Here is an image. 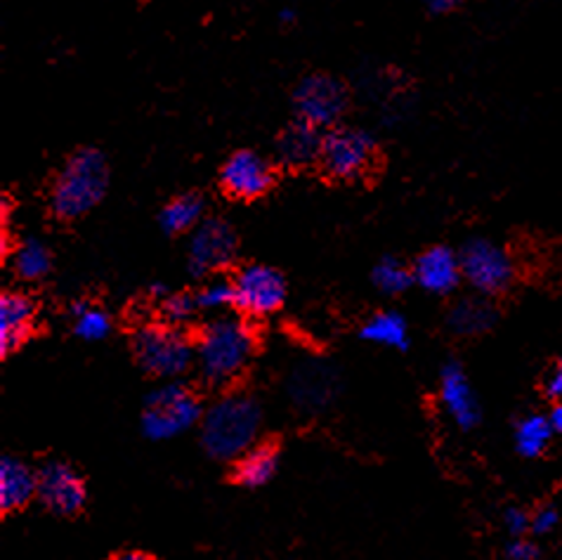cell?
Masks as SVG:
<instances>
[{
    "label": "cell",
    "instance_id": "6da1fadb",
    "mask_svg": "<svg viewBox=\"0 0 562 560\" xmlns=\"http://www.w3.org/2000/svg\"><path fill=\"white\" fill-rule=\"evenodd\" d=\"M254 332L239 317H217L201 329L194 346L199 379L211 388L237 381L254 360Z\"/></svg>",
    "mask_w": 562,
    "mask_h": 560
},
{
    "label": "cell",
    "instance_id": "7a4b0ae2",
    "mask_svg": "<svg viewBox=\"0 0 562 560\" xmlns=\"http://www.w3.org/2000/svg\"><path fill=\"white\" fill-rule=\"evenodd\" d=\"M260 422V404L251 395L229 393L201 418V445L213 459L234 461L254 447Z\"/></svg>",
    "mask_w": 562,
    "mask_h": 560
},
{
    "label": "cell",
    "instance_id": "3957f363",
    "mask_svg": "<svg viewBox=\"0 0 562 560\" xmlns=\"http://www.w3.org/2000/svg\"><path fill=\"white\" fill-rule=\"evenodd\" d=\"M109 187V166L95 147L74 152L53 184L50 209L59 221H76L95 209Z\"/></svg>",
    "mask_w": 562,
    "mask_h": 560
},
{
    "label": "cell",
    "instance_id": "277c9868",
    "mask_svg": "<svg viewBox=\"0 0 562 560\" xmlns=\"http://www.w3.org/2000/svg\"><path fill=\"white\" fill-rule=\"evenodd\" d=\"M133 350L139 367L159 379H176L194 362V346L178 326L166 322L139 326L133 336Z\"/></svg>",
    "mask_w": 562,
    "mask_h": 560
},
{
    "label": "cell",
    "instance_id": "5b68a950",
    "mask_svg": "<svg viewBox=\"0 0 562 560\" xmlns=\"http://www.w3.org/2000/svg\"><path fill=\"white\" fill-rule=\"evenodd\" d=\"M199 397L182 383H166L149 393L143 414V433L149 440H170L201 424Z\"/></svg>",
    "mask_w": 562,
    "mask_h": 560
},
{
    "label": "cell",
    "instance_id": "8992f818",
    "mask_svg": "<svg viewBox=\"0 0 562 560\" xmlns=\"http://www.w3.org/2000/svg\"><path fill=\"white\" fill-rule=\"evenodd\" d=\"M376 161V139L352 126H334L324 133L319 166L336 180H357Z\"/></svg>",
    "mask_w": 562,
    "mask_h": 560
},
{
    "label": "cell",
    "instance_id": "52a82bcc",
    "mask_svg": "<svg viewBox=\"0 0 562 560\" xmlns=\"http://www.w3.org/2000/svg\"><path fill=\"white\" fill-rule=\"evenodd\" d=\"M348 104V88L329 74H310L293 90L295 116L317 128L338 126Z\"/></svg>",
    "mask_w": 562,
    "mask_h": 560
},
{
    "label": "cell",
    "instance_id": "ba28073f",
    "mask_svg": "<svg viewBox=\"0 0 562 560\" xmlns=\"http://www.w3.org/2000/svg\"><path fill=\"white\" fill-rule=\"evenodd\" d=\"M463 279L480 293H502L510 287L515 266L506 248L490 239H471L461 248Z\"/></svg>",
    "mask_w": 562,
    "mask_h": 560
},
{
    "label": "cell",
    "instance_id": "9c48e42d",
    "mask_svg": "<svg viewBox=\"0 0 562 560\" xmlns=\"http://www.w3.org/2000/svg\"><path fill=\"white\" fill-rule=\"evenodd\" d=\"M237 256V232L223 217L201 221L187 248V268L194 277H206L227 268Z\"/></svg>",
    "mask_w": 562,
    "mask_h": 560
},
{
    "label": "cell",
    "instance_id": "30bf717a",
    "mask_svg": "<svg viewBox=\"0 0 562 560\" xmlns=\"http://www.w3.org/2000/svg\"><path fill=\"white\" fill-rule=\"evenodd\" d=\"M234 293L241 313L265 317L272 315L286 301V282L279 270L270 266H246L234 275Z\"/></svg>",
    "mask_w": 562,
    "mask_h": 560
},
{
    "label": "cell",
    "instance_id": "8fae6325",
    "mask_svg": "<svg viewBox=\"0 0 562 560\" xmlns=\"http://www.w3.org/2000/svg\"><path fill=\"white\" fill-rule=\"evenodd\" d=\"M38 500L55 516H74L86 504V482L69 463L50 461L38 471Z\"/></svg>",
    "mask_w": 562,
    "mask_h": 560
},
{
    "label": "cell",
    "instance_id": "7c38bea8",
    "mask_svg": "<svg viewBox=\"0 0 562 560\" xmlns=\"http://www.w3.org/2000/svg\"><path fill=\"white\" fill-rule=\"evenodd\" d=\"M272 180L274 176L270 164L251 149L234 152L221 168L223 190L234 199H258L270 190Z\"/></svg>",
    "mask_w": 562,
    "mask_h": 560
},
{
    "label": "cell",
    "instance_id": "4fadbf2b",
    "mask_svg": "<svg viewBox=\"0 0 562 560\" xmlns=\"http://www.w3.org/2000/svg\"><path fill=\"white\" fill-rule=\"evenodd\" d=\"M414 282L435 295L451 293L463 279L461 256L449 246H432L414 262Z\"/></svg>",
    "mask_w": 562,
    "mask_h": 560
},
{
    "label": "cell",
    "instance_id": "5bb4252c",
    "mask_svg": "<svg viewBox=\"0 0 562 560\" xmlns=\"http://www.w3.org/2000/svg\"><path fill=\"white\" fill-rule=\"evenodd\" d=\"M440 397L447 414L454 418V424L461 430H473L480 424V402L461 365H445L440 373Z\"/></svg>",
    "mask_w": 562,
    "mask_h": 560
},
{
    "label": "cell",
    "instance_id": "9a60e30c",
    "mask_svg": "<svg viewBox=\"0 0 562 560\" xmlns=\"http://www.w3.org/2000/svg\"><path fill=\"white\" fill-rule=\"evenodd\" d=\"M322 147H324L322 128L312 126V123L303 119H295L284 131H281L277 139V159L289 168H307L312 164H319Z\"/></svg>",
    "mask_w": 562,
    "mask_h": 560
},
{
    "label": "cell",
    "instance_id": "2e32d148",
    "mask_svg": "<svg viewBox=\"0 0 562 560\" xmlns=\"http://www.w3.org/2000/svg\"><path fill=\"white\" fill-rule=\"evenodd\" d=\"M36 307L24 293L0 295V355H10L26 344L34 329Z\"/></svg>",
    "mask_w": 562,
    "mask_h": 560
},
{
    "label": "cell",
    "instance_id": "e0dca14e",
    "mask_svg": "<svg viewBox=\"0 0 562 560\" xmlns=\"http://www.w3.org/2000/svg\"><path fill=\"white\" fill-rule=\"evenodd\" d=\"M38 494V471L22 459L5 457L0 461V508L3 513L24 508Z\"/></svg>",
    "mask_w": 562,
    "mask_h": 560
},
{
    "label": "cell",
    "instance_id": "ac0fdd59",
    "mask_svg": "<svg viewBox=\"0 0 562 560\" xmlns=\"http://www.w3.org/2000/svg\"><path fill=\"white\" fill-rule=\"evenodd\" d=\"M279 469V449L272 443L251 447L234 466V480L244 488H262L270 482Z\"/></svg>",
    "mask_w": 562,
    "mask_h": 560
},
{
    "label": "cell",
    "instance_id": "d6986e66",
    "mask_svg": "<svg viewBox=\"0 0 562 560\" xmlns=\"http://www.w3.org/2000/svg\"><path fill=\"white\" fill-rule=\"evenodd\" d=\"M204 199L199 194H180L161 209L159 225L166 235H184L204 221Z\"/></svg>",
    "mask_w": 562,
    "mask_h": 560
},
{
    "label": "cell",
    "instance_id": "ffe728a7",
    "mask_svg": "<svg viewBox=\"0 0 562 560\" xmlns=\"http://www.w3.org/2000/svg\"><path fill=\"white\" fill-rule=\"evenodd\" d=\"M494 320H496V313L487 301L463 299L449 310L447 324L449 329L459 336H477L482 332H487L494 324Z\"/></svg>",
    "mask_w": 562,
    "mask_h": 560
},
{
    "label": "cell",
    "instance_id": "44dd1931",
    "mask_svg": "<svg viewBox=\"0 0 562 560\" xmlns=\"http://www.w3.org/2000/svg\"><path fill=\"white\" fill-rule=\"evenodd\" d=\"M362 338L369 340V344L404 350L409 346V326L407 320L395 313V310H385V313L373 315L362 326Z\"/></svg>",
    "mask_w": 562,
    "mask_h": 560
},
{
    "label": "cell",
    "instance_id": "7402d4cb",
    "mask_svg": "<svg viewBox=\"0 0 562 560\" xmlns=\"http://www.w3.org/2000/svg\"><path fill=\"white\" fill-rule=\"evenodd\" d=\"M551 422L543 414H527L515 426V449L525 459H537L546 452L551 443Z\"/></svg>",
    "mask_w": 562,
    "mask_h": 560
},
{
    "label": "cell",
    "instance_id": "603a6c76",
    "mask_svg": "<svg viewBox=\"0 0 562 560\" xmlns=\"http://www.w3.org/2000/svg\"><path fill=\"white\" fill-rule=\"evenodd\" d=\"M12 266L14 272L26 279V282H36V279H43L53 268L50 248L38 239H26L18 251H14Z\"/></svg>",
    "mask_w": 562,
    "mask_h": 560
},
{
    "label": "cell",
    "instance_id": "cb8c5ba5",
    "mask_svg": "<svg viewBox=\"0 0 562 560\" xmlns=\"http://www.w3.org/2000/svg\"><path fill=\"white\" fill-rule=\"evenodd\" d=\"M71 317H74V334L83 340H102L112 332V320L104 313L102 307L88 305V303H74L71 307Z\"/></svg>",
    "mask_w": 562,
    "mask_h": 560
},
{
    "label": "cell",
    "instance_id": "d4e9b609",
    "mask_svg": "<svg viewBox=\"0 0 562 560\" xmlns=\"http://www.w3.org/2000/svg\"><path fill=\"white\" fill-rule=\"evenodd\" d=\"M373 284L385 295H400L414 284V270L404 266L397 258H383L376 268H373Z\"/></svg>",
    "mask_w": 562,
    "mask_h": 560
},
{
    "label": "cell",
    "instance_id": "484cf974",
    "mask_svg": "<svg viewBox=\"0 0 562 560\" xmlns=\"http://www.w3.org/2000/svg\"><path fill=\"white\" fill-rule=\"evenodd\" d=\"M194 299L199 310H204V313H221V310L237 303V293H234V282H229V279H211L209 284L194 293Z\"/></svg>",
    "mask_w": 562,
    "mask_h": 560
},
{
    "label": "cell",
    "instance_id": "4316f807",
    "mask_svg": "<svg viewBox=\"0 0 562 560\" xmlns=\"http://www.w3.org/2000/svg\"><path fill=\"white\" fill-rule=\"evenodd\" d=\"M196 299L190 293H168L166 299H161V315H164V322L166 324H173V326H180L192 322L194 315H196Z\"/></svg>",
    "mask_w": 562,
    "mask_h": 560
},
{
    "label": "cell",
    "instance_id": "83f0119b",
    "mask_svg": "<svg viewBox=\"0 0 562 560\" xmlns=\"http://www.w3.org/2000/svg\"><path fill=\"white\" fill-rule=\"evenodd\" d=\"M504 525L506 530L513 535V537H522L527 530H532V516H527V513L518 506H513L506 511L504 516Z\"/></svg>",
    "mask_w": 562,
    "mask_h": 560
},
{
    "label": "cell",
    "instance_id": "f1b7e54d",
    "mask_svg": "<svg viewBox=\"0 0 562 560\" xmlns=\"http://www.w3.org/2000/svg\"><path fill=\"white\" fill-rule=\"evenodd\" d=\"M560 523V513L555 506H543L532 516V533L535 535H549Z\"/></svg>",
    "mask_w": 562,
    "mask_h": 560
},
{
    "label": "cell",
    "instance_id": "f546056e",
    "mask_svg": "<svg viewBox=\"0 0 562 560\" xmlns=\"http://www.w3.org/2000/svg\"><path fill=\"white\" fill-rule=\"evenodd\" d=\"M506 556H508V560H537V558H539V549H537L535 541L515 537V539L508 544Z\"/></svg>",
    "mask_w": 562,
    "mask_h": 560
},
{
    "label": "cell",
    "instance_id": "4dcf8cb0",
    "mask_svg": "<svg viewBox=\"0 0 562 560\" xmlns=\"http://www.w3.org/2000/svg\"><path fill=\"white\" fill-rule=\"evenodd\" d=\"M461 3L463 0H426V8L432 14H449V12H454Z\"/></svg>",
    "mask_w": 562,
    "mask_h": 560
},
{
    "label": "cell",
    "instance_id": "1f68e13d",
    "mask_svg": "<svg viewBox=\"0 0 562 560\" xmlns=\"http://www.w3.org/2000/svg\"><path fill=\"white\" fill-rule=\"evenodd\" d=\"M546 393H549L551 397H562V360L553 369L549 381H546Z\"/></svg>",
    "mask_w": 562,
    "mask_h": 560
},
{
    "label": "cell",
    "instance_id": "d6a6232c",
    "mask_svg": "<svg viewBox=\"0 0 562 560\" xmlns=\"http://www.w3.org/2000/svg\"><path fill=\"white\" fill-rule=\"evenodd\" d=\"M549 422H551L553 433H562V402H558L555 407L551 410V414H549Z\"/></svg>",
    "mask_w": 562,
    "mask_h": 560
},
{
    "label": "cell",
    "instance_id": "836d02e7",
    "mask_svg": "<svg viewBox=\"0 0 562 560\" xmlns=\"http://www.w3.org/2000/svg\"><path fill=\"white\" fill-rule=\"evenodd\" d=\"M112 560H151V558L147 553H139V551H121Z\"/></svg>",
    "mask_w": 562,
    "mask_h": 560
},
{
    "label": "cell",
    "instance_id": "e575fe53",
    "mask_svg": "<svg viewBox=\"0 0 562 560\" xmlns=\"http://www.w3.org/2000/svg\"><path fill=\"white\" fill-rule=\"evenodd\" d=\"M281 18H284V22H293V10H281Z\"/></svg>",
    "mask_w": 562,
    "mask_h": 560
}]
</instances>
